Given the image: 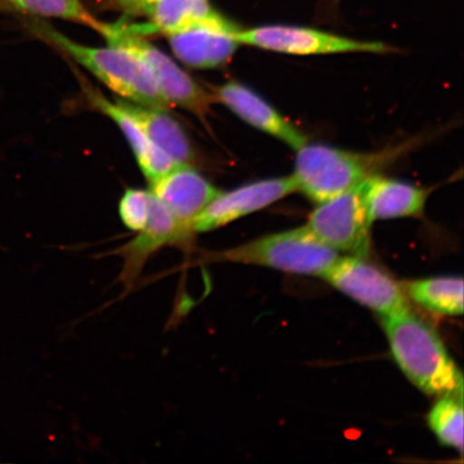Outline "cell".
I'll return each instance as SVG.
<instances>
[{
    "label": "cell",
    "instance_id": "5",
    "mask_svg": "<svg viewBox=\"0 0 464 464\" xmlns=\"http://www.w3.org/2000/svg\"><path fill=\"white\" fill-rule=\"evenodd\" d=\"M108 45L123 49L136 56L158 82L162 95L171 106H179L206 121L214 102L211 92L202 87L185 72L171 57L148 42L144 34H139L131 25L108 24L101 22L96 29Z\"/></svg>",
    "mask_w": 464,
    "mask_h": 464
},
{
    "label": "cell",
    "instance_id": "21",
    "mask_svg": "<svg viewBox=\"0 0 464 464\" xmlns=\"http://www.w3.org/2000/svg\"><path fill=\"white\" fill-rule=\"evenodd\" d=\"M150 208V191L129 188L120 201V217L127 228L140 231L147 225Z\"/></svg>",
    "mask_w": 464,
    "mask_h": 464
},
{
    "label": "cell",
    "instance_id": "3",
    "mask_svg": "<svg viewBox=\"0 0 464 464\" xmlns=\"http://www.w3.org/2000/svg\"><path fill=\"white\" fill-rule=\"evenodd\" d=\"M295 152L292 176L297 191L317 205L362 184L401 153L397 148L363 154L307 142Z\"/></svg>",
    "mask_w": 464,
    "mask_h": 464
},
{
    "label": "cell",
    "instance_id": "4",
    "mask_svg": "<svg viewBox=\"0 0 464 464\" xmlns=\"http://www.w3.org/2000/svg\"><path fill=\"white\" fill-rule=\"evenodd\" d=\"M339 257L338 251L324 245L305 225L261 237L223 252L205 253L201 260L258 265L289 274L323 276Z\"/></svg>",
    "mask_w": 464,
    "mask_h": 464
},
{
    "label": "cell",
    "instance_id": "6",
    "mask_svg": "<svg viewBox=\"0 0 464 464\" xmlns=\"http://www.w3.org/2000/svg\"><path fill=\"white\" fill-rule=\"evenodd\" d=\"M371 225L364 181L332 199L318 203L306 224L324 245L358 257H365L369 253Z\"/></svg>",
    "mask_w": 464,
    "mask_h": 464
},
{
    "label": "cell",
    "instance_id": "20",
    "mask_svg": "<svg viewBox=\"0 0 464 464\" xmlns=\"http://www.w3.org/2000/svg\"><path fill=\"white\" fill-rule=\"evenodd\" d=\"M463 398L440 397L428 415V423L445 446L463 452Z\"/></svg>",
    "mask_w": 464,
    "mask_h": 464
},
{
    "label": "cell",
    "instance_id": "10",
    "mask_svg": "<svg viewBox=\"0 0 464 464\" xmlns=\"http://www.w3.org/2000/svg\"><path fill=\"white\" fill-rule=\"evenodd\" d=\"M297 191L293 176L261 179L230 191H220L191 224L194 234L223 227L235 220L263 210Z\"/></svg>",
    "mask_w": 464,
    "mask_h": 464
},
{
    "label": "cell",
    "instance_id": "15",
    "mask_svg": "<svg viewBox=\"0 0 464 464\" xmlns=\"http://www.w3.org/2000/svg\"><path fill=\"white\" fill-rule=\"evenodd\" d=\"M364 195L369 218L373 224L377 219L420 216L429 190L375 173L365 179Z\"/></svg>",
    "mask_w": 464,
    "mask_h": 464
},
{
    "label": "cell",
    "instance_id": "22",
    "mask_svg": "<svg viewBox=\"0 0 464 464\" xmlns=\"http://www.w3.org/2000/svg\"><path fill=\"white\" fill-rule=\"evenodd\" d=\"M155 0H114L116 8L129 15H143Z\"/></svg>",
    "mask_w": 464,
    "mask_h": 464
},
{
    "label": "cell",
    "instance_id": "12",
    "mask_svg": "<svg viewBox=\"0 0 464 464\" xmlns=\"http://www.w3.org/2000/svg\"><path fill=\"white\" fill-rule=\"evenodd\" d=\"M150 191L170 211L179 225L194 234L191 229L194 219L222 190L208 182L195 167L178 165L150 183Z\"/></svg>",
    "mask_w": 464,
    "mask_h": 464
},
{
    "label": "cell",
    "instance_id": "16",
    "mask_svg": "<svg viewBox=\"0 0 464 464\" xmlns=\"http://www.w3.org/2000/svg\"><path fill=\"white\" fill-rule=\"evenodd\" d=\"M115 102L135 119L150 140L164 150L177 165L195 167L196 162H198V155L187 131L168 112L123 98Z\"/></svg>",
    "mask_w": 464,
    "mask_h": 464
},
{
    "label": "cell",
    "instance_id": "14",
    "mask_svg": "<svg viewBox=\"0 0 464 464\" xmlns=\"http://www.w3.org/2000/svg\"><path fill=\"white\" fill-rule=\"evenodd\" d=\"M79 81L91 106L96 109L98 112H102L111 119L124 133L126 140L130 144L132 152L136 156L138 165L150 184L165 176L166 173L178 166L164 150L150 140L140 125L118 102L108 100L107 97L102 94L101 91L96 90L81 75Z\"/></svg>",
    "mask_w": 464,
    "mask_h": 464
},
{
    "label": "cell",
    "instance_id": "23",
    "mask_svg": "<svg viewBox=\"0 0 464 464\" xmlns=\"http://www.w3.org/2000/svg\"><path fill=\"white\" fill-rule=\"evenodd\" d=\"M107 2L113 3L114 0H107Z\"/></svg>",
    "mask_w": 464,
    "mask_h": 464
},
{
    "label": "cell",
    "instance_id": "2",
    "mask_svg": "<svg viewBox=\"0 0 464 464\" xmlns=\"http://www.w3.org/2000/svg\"><path fill=\"white\" fill-rule=\"evenodd\" d=\"M26 26L34 36L67 55L94 74L123 100L169 112L172 106L160 90L152 72L139 58L123 49L108 45L94 48L73 42L57 29L32 17Z\"/></svg>",
    "mask_w": 464,
    "mask_h": 464
},
{
    "label": "cell",
    "instance_id": "11",
    "mask_svg": "<svg viewBox=\"0 0 464 464\" xmlns=\"http://www.w3.org/2000/svg\"><path fill=\"white\" fill-rule=\"evenodd\" d=\"M214 102L223 103L248 125L278 139L295 150L307 142L306 137L268 102L245 84L229 82L213 87Z\"/></svg>",
    "mask_w": 464,
    "mask_h": 464
},
{
    "label": "cell",
    "instance_id": "1",
    "mask_svg": "<svg viewBox=\"0 0 464 464\" xmlns=\"http://www.w3.org/2000/svg\"><path fill=\"white\" fill-rule=\"evenodd\" d=\"M394 361L400 369L430 396L463 398V376L435 330L405 311L382 318Z\"/></svg>",
    "mask_w": 464,
    "mask_h": 464
},
{
    "label": "cell",
    "instance_id": "18",
    "mask_svg": "<svg viewBox=\"0 0 464 464\" xmlns=\"http://www.w3.org/2000/svg\"><path fill=\"white\" fill-rule=\"evenodd\" d=\"M404 289L416 304L438 314L457 316L463 313V278L442 276L405 283Z\"/></svg>",
    "mask_w": 464,
    "mask_h": 464
},
{
    "label": "cell",
    "instance_id": "19",
    "mask_svg": "<svg viewBox=\"0 0 464 464\" xmlns=\"http://www.w3.org/2000/svg\"><path fill=\"white\" fill-rule=\"evenodd\" d=\"M5 9L15 11L29 17H54L79 23L96 31L101 24L94 15L86 9L81 0H10Z\"/></svg>",
    "mask_w": 464,
    "mask_h": 464
},
{
    "label": "cell",
    "instance_id": "7",
    "mask_svg": "<svg viewBox=\"0 0 464 464\" xmlns=\"http://www.w3.org/2000/svg\"><path fill=\"white\" fill-rule=\"evenodd\" d=\"M239 44L289 55H329L343 53H385L382 43L362 42L318 29L292 25H265L237 29L234 34Z\"/></svg>",
    "mask_w": 464,
    "mask_h": 464
},
{
    "label": "cell",
    "instance_id": "8",
    "mask_svg": "<svg viewBox=\"0 0 464 464\" xmlns=\"http://www.w3.org/2000/svg\"><path fill=\"white\" fill-rule=\"evenodd\" d=\"M323 277L357 303L379 313L382 318L410 310L401 286L363 257H339Z\"/></svg>",
    "mask_w": 464,
    "mask_h": 464
},
{
    "label": "cell",
    "instance_id": "13",
    "mask_svg": "<svg viewBox=\"0 0 464 464\" xmlns=\"http://www.w3.org/2000/svg\"><path fill=\"white\" fill-rule=\"evenodd\" d=\"M231 21L211 23L167 36L179 61L197 69H214L226 65L235 55L237 44L234 34L239 29Z\"/></svg>",
    "mask_w": 464,
    "mask_h": 464
},
{
    "label": "cell",
    "instance_id": "17",
    "mask_svg": "<svg viewBox=\"0 0 464 464\" xmlns=\"http://www.w3.org/2000/svg\"><path fill=\"white\" fill-rule=\"evenodd\" d=\"M150 23L140 26L143 34H170L211 23L228 21L212 7L210 0H155L145 11Z\"/></svg>",
    "mask_w": 464,
    "mask_h": 464
},
{
    "label": "cell",
    "instance_id": "9",
    "mask_svg": "<svg viewBox=\"0 0 464 464\" xmlns=\"http://www.w3.org/2000/svg\"><path fill=\"white\" fill-rule=\"evenodd\" d=\"M195 237L190 230L177 222L168 208L150 193V216L147 225L133 239L112 253L124 260L120 281L127 292L136 285L144 266L153 255L165 246H176L183 251L194 248Z\"/></svg>",
    "mask_w": 464,
    "mask_h": 464
}]
</instances>
